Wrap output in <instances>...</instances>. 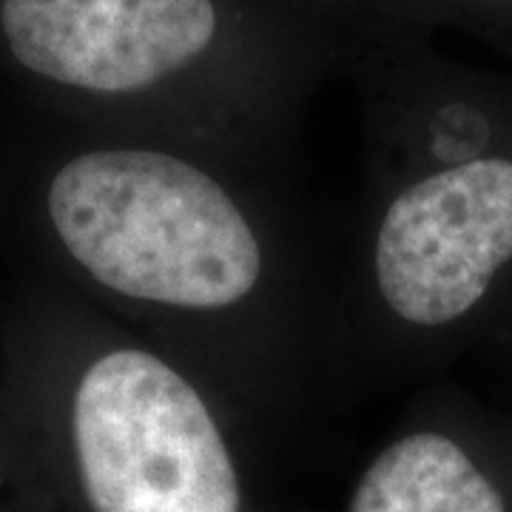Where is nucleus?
Wrapping results in <instances>:
<instances>
[{"label": "nucleus", "mask_w": 512, "mask_h": 512, "mask_svg": "<svg viewBox=\"0 0 512 512\" xmlns=\"http://www.w3.org/2000/svg\"><path fill=\"white\" fill-rule=\"evenodd\" d=\"M330 26L467 35L512 60V0H299Z\"/></svg>", "instance_id": "6"}, {"label": "nucleus", "mask_w": 512, "mask_h": 512, "mask_svg": "<svg viewBox=\"0 0 512 512\" xmlns=\"http://www.w3.org/2000/svg\"><path fill=\"white\" fill-rule=\"evenodd\" d=\"M0 393L37 512H271L254 436L191 367L29 271L0 311Z\"/></svg>", "instance_id": "3"}, {"label": "nucleus", "mask_w": 512, "mask_h": 512, "mask_svg": "<svg viewBox=\"0 0 512 512\" xmlns=\"http://www.w3.org/2000/svg\"><path fill=\"white\" fill-rule=\"evenodd\" d=\"M0 231L23 271L180 359L254 439L342 367L336 256L282 168L66 126L0 157Z\"/></svg>", "instance_id": "1"}, {"label": "nucleus", "mask_w": 512, "mask_h": 512, "mask_svg": "<svg viewBox=\"0 0 512 512\" xmlns=\"http://www.w3.org/2000/svg\"><path fill=\"white\" fill-rule=\"evenodd\" d=\"M362 103V183L336 256L342 367L410 376L512 322V69L436 37L333 26Z\"/></svg>", "instance_id": "2"}, {"label": "nucleus", "mask_w": 512, "mask_h": 512, "mask_svg": "<svg viewBox=\"0 0 512 512\" xmlns=\"http://www.w3.org/2000/svg\"><path fill=\"white\" fill-rule=\"evenodd\" d=\"M342 512H512V413L436 393L353 481Z\"/></svg>", "instance_id": "5"}, {"label": "nucleus", "mask_w": 512, "mask_h": 512, "mask_svg": "<svg viewBox=\"0 0 512 512\" xmlns=\"http://www.w3.org/2000/svg\"><path fill=\"white\" fill-rule=\"evenodd\" d=\"M0 512H37L18 436L0 393Z\"/></svg>", "instance_id": "7"}, {"label": "nucleus", "mask_w": 512, "mask_h": 512, "mask_svg": "<svg viewBox=\"0 0 512 512\" xmlns=\"http://www.w3.org/2000/svg\"><path fill=\"white\" fill-rule=\"evenodd\" d=\"M0 55L69 126L285 168L339 52L299 0H0Z\"/></svg>", "instance_id": "4"}]
</instances>
